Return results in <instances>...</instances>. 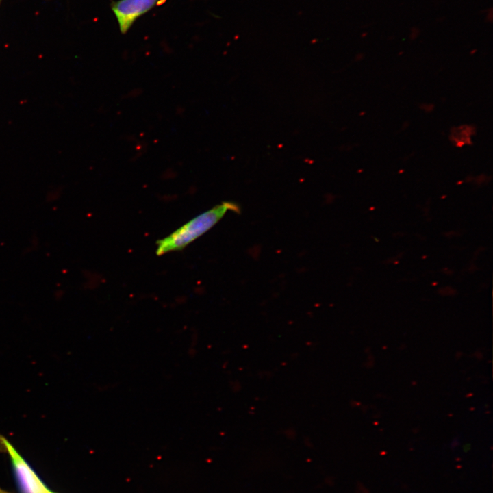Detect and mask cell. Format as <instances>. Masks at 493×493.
<instances>
[{
  "instance_id": "277c9868",
  "label": "cell",
  "mask_w": 493,
  "mask_h": 493,
  "mask_svg": "<svg viewBox=\"0 0 493 493\" xmlns=\"http://www.w3.org/2000/svg\"><path fill=\"white\" fill-rule=\"evenodd\" d=\"M1 1H2V0H0V4H1Z\"/></svg>"
},
{
  "instance_id": "6da1fadb",
  "label": "cell",
  "mask_w": 493,
  "mask_h": 493,
  "mask_svg": "<svg viewBox=\"0 0 493 493\" xmlns=\"http://www.w3.org/2000/svg\"><path fill=\"white\" fill-rule=\"evenodd\" d=\"M239 213V205L234 202L225 201L197 216L169 236L157 242L156 254L184 249L213 227L229 212Z\"/></svg>"
},
{
  "instance_id": "5b68a950",
  "label": "cell",
  "mask_w": 493,
  "mask_h": 493,
  "mask_svg": "<svg viewBox=\"0 0 493 493\" xmlns=\"http://www.w3.org/2000/svg\"><path fill=\"white\" fill-rule=\"evenodd\" d=\"M50 493H52L51 492Z\"/></svg>"
},
{
  "instance_id": "3957f363",
  "label": "cell",
  "mask_w": 493,
  "mask_h": 493,
  "mask_svg": "<svg viewBox=\"0 0 493 493\" xmlns=\"http://www.w3.org/2000/svg\"><path fill=\"white\" fill-rule=\"evenodd\" d=\"M161 0H119L112 3V10L117 19L120 31L125 34L140 16L157 5Z\"/></svg>"
},
{
  "instance_id": "7a4b0ae2",
  "label": "cell",
  "mask_w": 493,
  "mask_h": 493,
  "mask_svg": "<svg viewBox=\"0 0 493 493\" xmlns=\"http://www.w3.org/2000/svg\"><path fill=\"white\" fill-rule=\"evenodd\" d=\"M1 440L11 457L21 493H50L10 443L4 438Z\"/></svg>"
}]
</instances>
